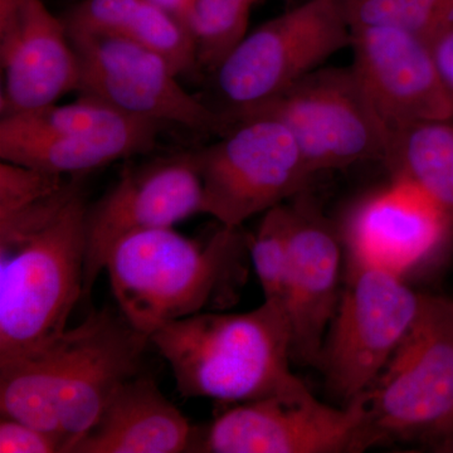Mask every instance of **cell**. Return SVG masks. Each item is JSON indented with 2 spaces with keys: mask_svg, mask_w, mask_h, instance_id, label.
Returning <instances> with one entry per match:
<instances>
[{
  "mask_svg": "<svg viewBox=\"0 0 453 453\" xmlns=\"http://www.w3.org/2000/svg\"><path fill=\"white\" fill-rule=\"evenodd\" d=\"M149 2L163 9V11H165L170 16L177 18L179 22L186 27L187 0H149Z\"/></svg>",
  "mask_w": 453,
  "mask_h": 453,
  "instance_id": "26",
  "label": "cell"
},
{
  "mask_svg": "<svg viewBox=\"0 0 453 453\" xmlns=\"http://www.w3.org/2000/svg\"><path fill=\"white\" fill-rule=\"evenodd\" d=\"M67 29L80 65L85 96L157 124L222 135L231 127L223 113L188 94L165 58L120 37Z\"/></svg>",
  "mask_w": 453,
  "mask_h": 453,
  "instance_id": "10",
  "label": "cell"
},
{
  "mask_svg": "<svg viewBox=\"0 0 453 453\" xmlns=\"http://www.w3.org/2000/svg\"><path fill=\"white\" fill-rule=\"evenodd\" d=\"M190 441L186 417L153 380L135 375L116 390L70 453H179Z\"/></svg>",
  "mask_w": 453,
  "mask_h": 453,
  "instance_id": "18",
  "label": "cell"
},
{
  "mask_svg": "<svg viewBox=\"0 0 453 453\" xmlns=\"http://www.w3.org/2000/svg\"><path fill=\"white\" fill-rule=\"evenodd\" d=\"M384 165L421 188L453 222V120L422 121L390 135Z\"/></svg>",
  "mask_w": 453,
  "mask_h": 453,
  "instance_id": "20",
  "label": "cell"
},
{
  "mask_svg": "<svg viewBox=\"0 0 453 453\" xmlns=\"http://www.w3.org/2000/svg\"><path fill=\"white\" fill-rule=\"evenodd\" d=\"M80 193L37 231L0 243V362L47 347L83 296L86 213Z\"/></svg>",
  "mask_w": 453,
  "mask_h": 453,
  "instance_id": "2",
  "label": "cell"
},
{
  "mask_svg": "<svg viewBox=\"0 0 453 453\" xmlns=\"http://www.w3.org/2000/svg\"><path fill=\"white\" fill-rule=\"evenodd\" d=\"M267 116L296 140L314 174L365 162H386L390 134L353 67H320L273 100L232 120Z\"/></svg>",
  "mask_w": 453,
  "mask_h": 453,
  "instance_id": "8",
  "label": "cell"
},
{
  "mask_svg": "<svg viewBox=\"0 0 453 453\" xmlns=\"http://www.w3.org/2000/svg\"><path fill=\"white\" fill-rule=\"evenodd\" d=\"M2 116L57 104L79 91L80 65L62 18L43 0H16L0 8Z\"/></svg>",
  "mask_w": 453,
  "mask_h": 453,
  "instance_id": "16",
  "label": "cell"
},
{
  "mask_svg": "<svg viewBox=\"0 0 453 453\" xmlns=\"http://www.w3.org/2000/svg\"><path fill=\"white\" fill-rule=\"evenodd\" d=\"M438 67L453 89V22L431 43Z\"/></svg>",
  "mask_w": 453,
  "mask_h": 453,
  "instance_id": "25",
  "label": "cell"
},
{
  "mask_svg": "<svg viewBox=\"0 0 453 453\" xmlns=\"http://www.w3.org/2000/svg\"><path fill=\"white\" fill-rule=\"evenodd\" d=\"M160 125L85 96L2 116L0 157L57 174H88L153 150Z\"/></svg>",
  "mask_w": 453,
  "mask_h": 453,
  "instance_id": "7",
  "label": "cell"
},
{
  "mask_svg": "<svg viewBox=\"0 0 453 453\" xmlns=\"http://www.w3.org/2000/svg\"><path fill=\"white\" fill-rule=\"evenodd\" d=\"M351 28L392 26L432 43L453 22V0H342Z\"/></svg>",
  "mask_w": 453,
  "mask_h": 453,
  "instance_id": "22",
  "label": "cell"
},
{
  "mask_svg": "<svg viewBox=\"0 0 453 453\" xmlns=\"http://www.w3.org/2000/svg\"><path fill=\"white\" fill-rule=\"evenodd\" d=\"M203 184L195 151L168 155L127 168L86 213L83 296L105 270L109 253L125 235L173 226L202 213Z\"/></svg>",
  "mask_w": 453,
  "mask_h": 453,
  "instance_id": "13",
  "label": "cell"
},
{
  "mask_svg": "<svg viewBox=\"0 0 453 453\" xmlns=\"http://www.w3.org/2000/svg\"><path fill=\"white\" fill-rule=\"evenodd\" d=\"M67 440L61 434L33 427L17 419H0L2 453H67Z\"/></svg>",
  "mask_w": 453,
  "mask_h": 453,
  "instance_id": "24",
  "label": "cell"
},
{
  "mask_svg": "<svg viewBox=\"0 0 453 453\" xmlns=\"http://www.w3.org/2000/svg\"><path fill=\"white\" fill-rule=\"evenodd\" d=\"M375 445L363 396L335 408L308 387L235 404L205 432L198 451L211 453H357Z\"/></svg>",
  "mask_w": 453,
  "mask_h": 453,
  "instance_id": "11",
  "label": "cell"
},
{
  "mask_svg": "<svg viewBox=\"0 0 453 453\" xmlns=\"http://www.w3.org/2000/svg\"><path fill=\"white\" fill-rule=\"evenodd\" d=\"M150 338L125 319L120 310L89 312L47 347L57 405L68 449L88 431L125 381L138 375Z\"/></svg>",
  "mask_w": 453,
  "mask_h": 453,
  "instance_id": "12",
  "label": "cell"
},
{
  "mask_svg": "<svg viewBox=\"0 0 453 453\" xmlns=\"http://www.w3.org/2000/svg\"><path fill=\"white\" fill-rule=\"evenodd\" d=\"M290 204L277 205L264 219L250 249L265 301L285 308L286 280L290 264Z\"/></svg>",
  "mask_w": 453,
  "mask_h": 453,
  "instance_id": "23",
  "label": "cell"
},
{
  "mask_svg": "<svg viewBox=\"0 0 453 453\" xmlns=\"http://www.w3.org/2000/svg\"><path fill=\"white\" fill-rule=\"evenodd\" d=\"M319 369L345 404L365 395L412 326L423 295L380 268L349 265Z\"/></svg>",
  "mask_w": 453,
  "mask_h": 453,
  "instance_id": "9",
  "label": "cell"
},
{
  "mask_svg": "<svg viewBox=\"0 0 453 453\" xmlns=\"http://www.w3.org/2000/svg\"><path fill=\"white\" fill-rule=\"evenodd\" d=\"M290 264L285 310L291 327L292 362L319 368L340 296L342 234L306 192L290 204Z\"/></svg>",
  "mask_w": 453,
  "mask_h": 453,
  "instance_id": "17",
  "label": "cell"
},
{
  "mask_svg": "<svg viewBox=\"0 0 453 453\" xmlns=\"http://www.w3.org/2000/svg\"><path fill=\"white\" fill-rule=\"evenodd\" d=\"M340 234L349 265L407 280L446 255L453 243V222L421 188L392 178L350 208Z\"/></svg>",
  "mask_w": 453,
  "mask_h": 453,
  "instance_id": "14",
  "label": "cell"
},
{
  "mask_svg": "<svg viewBox=\"0 0 453 453\" xmlns=\"http://www.w3.org/2000/svg\"><path fill=\"white\" fill-rule=\"evenodd\" d=\"M238 229L222 226L207 242L173 226L122 237L105 265L121 314L150 338L164 325L202 312L240 250Z\"/></svg>",
  "mask_w": 453,
  "mask_h": 453,
  "instance_id": "3",
  "label": "cell"
},
{
  "mask_svg": "<svg viewBox=\"0 0 453 453\" xmlns=\"http://www.w3.org/2000/svg\"><path fill=\"white\" fill-rule=\"evenodd\" d=\"M253 3L258 2V0H252Z\"/></svg>",
  "mask_w": 453,
  "mask_h": 453,
  "instance_id": "27",
  "label": "cell"
},
{
  "mask_svg": "<svg viewBox=\"0 0 453 453\" xmlns=\"http://www.w3.org/2000/svg\"><path fill=\"white\" fill-rule=\"evenodd\" d=\"M351 41L342 0H306L247 33L220 62L211 73L223 103L219 111L232 125L235 116L280 96Z\"/></svg>",
  "mask_w": 453,
  "mask_h": 453,
  "instance_id": "5",
  "label": "cell"
},
{
  "mask_svg": "<svg viewBox=\"0 0 453 453\" xmlns=\"http://www.w3.org/2000/svg\"><path fill=\"white\" fill-rule=\"evenodd\" d=\"M195 153L202 213L228 228L306 192L315 175L290 130L267 116L234 122L219 142Z\"/></svg>",
  "mask_w": 453,
  "mask_h": 453,
  "instance_id": "6",
  "label": "cell"
},
{
  "mask_svg": "<svg viewBox=\"0 0 453 453\" xmlns=\"http://www.w3.org/2000/svg\"><path fill=\"white\" fill-rule=\"evenodd\" d=\"M65 28L120 35L165 58L178 76L201 70L189 31L149 0H83L62 17Z\"/></svg>",
  "mask_w": 453,
  "mask_h": 453,
  "instance_id": "19",
  "label": "cell"
},
{
  "mask_svg": "<svg viewBox=\"0 0 453 453\" xmlns=\"http://www.w3.org/2000/svg\"><path fill=\"white\" fill-rule=\"evenodd\" d=\"M375 445L453 442V300L423 295L388 365L362 395Z\"/></svg>",
  "mask_w": 453,
  "mask_h": 453,
  "instance_id": "4",
  "label": "cell"
},
{
  "mask_svg": "<svg viewBox=\"0 0 453 453\" xmlns=\"http://www.w3.org/2000/svg\"><path fill=\"white\" fill-rule=\"evenodd\" d=\"M253 4L252 0H187L186 27L199 67L213 73L243 40Z\"/></svg>",
  "mask_w": 453,
  "mask_h": 453,
  "instance_id": "21",
  "label": "cell"
},
{
  "mask_svg": "<svg viewBox=\"0 0 453 453\" xmlns=\"http://www.w3.org/2000/svg\"><path fill=\"white\" fill-rule=\"evenodd\" d=\"M351 32V67L390 135L417 122L453 120V89L425 37L392 26Z\"/></svg>",
  "mask_w": 453,
  "mask_h": 453,
  "instance_id": "15",
  "label": "cell"
},
{
  "mask_svg": "<svg viewBox=\"0 0 453 453\" xmlns=\"http://www.w3.org/2000/svg\"><path fill=\"white\" fill-rule=\"evenodd\" d=\"M150 342L186 398L238 404L306 387L291 371V327L279 303L264 301L241 314L199 312L164 325Z\"/></svg>",
  "mask_w": 453,
  "mask_h": 453,
  "instance_id": "1",
  "label": "cell"
}]
</instances>
